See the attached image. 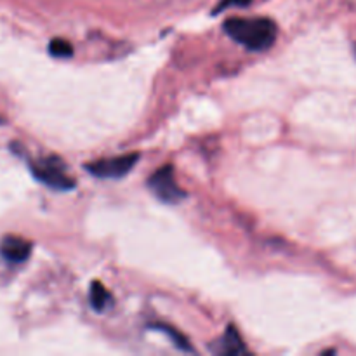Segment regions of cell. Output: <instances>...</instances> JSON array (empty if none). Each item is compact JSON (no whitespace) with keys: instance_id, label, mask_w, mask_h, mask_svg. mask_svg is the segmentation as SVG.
Returning <instances> with one entry per match:
<instances>
[{"instance_id":"5b68a950","label":"cell","mask_w":356,"mask_h":356,"mask_svg":"<svg viewBox=\"0 0 356 356\" xmlns=\"http://www.w3.org/2000/svg\"><path fill=\"white\" fill-rule=\"evenodd\" d=\"M31 254V243L21 236H3L0 242V256L9 263H24Z\"/></svg>"},{"instance_id":"8992f818","label":"cell","mask_w":356,"mask_h":356,"mask_svg":"<svg viewBox=\"0 0 356 356\" xmlns=\"http://www.w3.org/2000/svg\"><path fill=\"white\" fill-rule=\"evenodd\" d=\"M216 353L219 355H228V356H236V355H245L247 353V348L243 346L242 339H240L238 332L233 325L228 327L226 330L225 337L222 341L219 343V348L216 350Z\"/></svg>"},{"instance_id":"6da1fadb","label":"cell","mask_w":356,"mask_h":356,"mask_svg":"<svg viewBox=\"0 0 356 356\" xmlns=\"http://www.w3.org/2000/svg\"><path fill=\"white\" fill-rule=\"evenodd\" d=\"M222 28L249 51H266L277 40V24L268 17H229Z\"/></svg>"},{"instance_id":"277c9868","label":"cell","mask_w":356,"mask_h":356,"mask_svg":"<svg viewBox=\"0 0 356 356\" xmlns=\"http://www.w3.org/2000/svg\"><path fill=\"white\" fill-rule=\"evenodd\" d=\"M148 186L160 200L167 202V204H177V202H181L186 197V193L181 190L179 184L174 179L172 165L160 167V169L149 177Z\"/></svg>"},{"instance_id":"30bf717a","label":"cell","mask_w":356,"mask_h":356,"mask_svg":"<svg viewBox=\"0 0 356 356\" xmlns=\"http://www.w3.org/2000/svg\"><path fill=\"white\" fill-rule=\"evenodd\" d=\"M249 3H250V0H222V2L216 7V13H219V10H225L226 7H229V6H249Z\"/></svg>"},{"instance_id":"52a82bcc","label":"cell","mask_w":356,"mask_h":356,"mask_svg":"<svg viewBox=\"0 0 356 356\" xmlns=\"http://www.w3.org/2000/svg\"><path fill=\"white\" fill-rule=\"evenodd\" d=\"M90 306H92L96 312H104L108 308V305L111 302V294L103 287L101 282H92L90 284V292H89Z\"/></svg>"},{"instance_id":"7a4b0ae2","label":"cell","mask_w":356,"mask_h":356,"mask_svg":"<svg viewBox=\"0 0 356 356\" xmlns=\"http://www.w3.org/2000/svg\"><path fill=\"white\" fill-rule=\"evenodd\" d=\"M30 170L35 179L40 181L45 186L52 190L68 191L75 188V181L66 174L65 165L59 159H45L40 162H31Z\"/></svg>"},{"instance_id":"9c48e42d","label":"cell","mask_w":356,"mask_h":356,"mask_svg":"<svg viewBox=\"0 0 356 356\" xmlns=\"http://www.w3.org/2000/svg\"><path fill=\"white\" fill-rule=\"evenodd\" d=\"M49 52L54 58H70L73 54V47L70 42L63 40V38H54V40L49 44Z\"/></svg>"},{"instance_id":"ba28073f","label":"cell","mask_w":356,"mask_h":356,"mask_svg":"<svg viewBox=\"0 0 356 356\" xmlns=\"http://www.w3.org/2000/svg\"><path fill=\"white\" fill-rule=\"evenodd\" d=\"M153 329L162 330V332H165L167 336L170 337V341H172V343L176 344L177 348H179V350H183V351H191V344L188 343L186 337H184L181 332H177L176 329H172V327L162 325V323H159V325H153Z\"/></svg>"},{"instance_id":"3957f363","label":"cell","mask_w":356,"mask_h":356,"mask_svg":"<svg viewBox=\"0 0 356 356\" xmlns=\"http://www.w3.org/2000/svg\"><path fill=\"white\" fill-rule=\"evenodd\" d=\"M139 160V153H127V155L113 156V159L97 160V162L87 163L86 169L92 176L103 177V179H118L125 174L131 172Z\"/></svg>"}]
</instances>
